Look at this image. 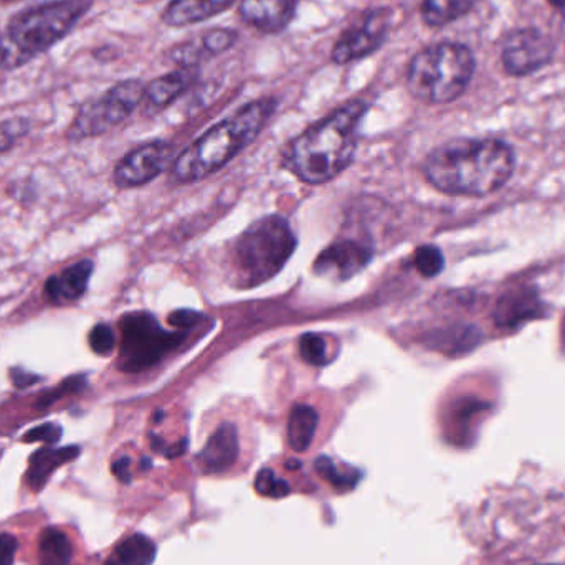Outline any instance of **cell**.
<instances>
[{
    "label": "cell",
    "mask_w": 565,
    "mask_h": 565,
    "mask_svg": "<svg viewBox=\"0 0 565 565\" xmlns=\"http://www.w3.org/2000/svg\"><path fill=\"white\" fill-rule=\"evenodd\" d=\"M480 0H424L422 19L428 26H445L467 15Z\"/></svg>",
    "instance_id": "21"
},
{
    "label": "cell",
    "mask_w": 565,
    "mask_h": 565,
    "mask_svg": "<svg viewBox=\"0 0 565 565\" xmlns=\"http://www.w3.org/2000/svg\"><path fill=\"white\" fill-rule=\"evenodd\" d=\"M299 354L308 364H328V342L322 335L309 332L299 339Z\"/></svg>",
    "instance_id": "24"
},
{
    "label": "cell",
    "mask_w": 565,
    "mask_h": 565,
    "mask_svg": "<svg viewBox=\"0 0 565 565\" xmlns=\"http://www.w3.org/2000/svg\"><path fill=\"white\" fill-rule=\"evenodd\" d=\"M89 348L95 354L111 355L116 348V334L111 326L99 322L89 332Z\"/></svg>",
    "instance_id": "28"
},
{
    "label": "cell",
    "mask_w": 565,
    "mask_h": 565,
    "mask_svg": "<svg viewBox=\"0 0 565 565\" xmlns=\"http://www.w3.org/2000/svg\"><path fill=\"white\" fill-rule=\"evenodd\" d=\"M93 0H49L20 10L0 32V70L22 68L62 42L88 13Z\"/></svg>",
    "instance_id": "4"
},
{
    "label": "cell",
    "mask_w": 565,
    "mask_h": 565,
    "mask_svg": "<svg viewBox=\"0 0 565 565\" xmlns=\"http://www.w3.org/2000/svg\"><path fill=\"white\" fill-rule=\"evenodd\" d=\"M199 40H201L204 49L207 50L209 56L214 58V56L227 52V50H231L232 46L237 43L238 33L228 29H212L202 33L201 39Z\"/></svg>",
    "instance_id": "23"
},
{
    "label": "cell",
    "mask_w": 565,
    "mask_h": 565,
    "mask_svg": "<svg viewBox=\"0 0 565 565\" xmlns=\"http://www.w3.org/2000/svg\"><path fill=\"white\" fill-rule=\"evenodd\" d=\"M79 455L78 447L42 448L30 457L29 470H26V487L39 493L43 490L53 471L62 465L75 460Z\"/></svg>",
    "instance_id": "18"
},
{
    "label": "cell",
    "mask_w": 565,
    "mask_h": 565,
    "mask_svg": "<svg viewBox=\"0 0 565 565\" xmlns=\"http://www.w3.org/2000/svg\"><path fill=\"white\" fill-rule=\"evenodd\" d=\"M13 382H15L17 387H29V385L35 384L36 381H39V377H35L33 374H25V372H22V374L19 375V372L13 369Z\"/></svg>",
    "instance_id": "34"
},
{
    "label": "cell",
    "mask_w": 565,
    "mask_h": 565,
    "mask_svg": "<svg viewBox=\"0 0 565 565\" xmlns=\"http://www.w3.org/2000/svg\"><path fill=\"white\" fill-rule=\"evenodd\" d=\"M551 3H553V6H556V7H564L565 6V0H550Z\"/></svg>",
    "instance_id": "35"
},
{
    "label": "cell",
    "mask_w": 565,
    "mask_h": 565,
    "mask_svg": "<svg viewBox=\"0 0 565 565\" xmlns=\"http://www.w3.org/2000/svg\"><path fill=\"white\" fill-rule=\"evenodd\" d=\"M319 415L309 405L299 404L292 407L288 420V444L296 454H302L311 447L318 430Z\"/></svg>",
    "instance_id": "19"
},
{
    "label": "cell",
    "mask_w": 565,
    "mask_h": 565,
    "mask_svg": "<svg viewBox=\"0 0 565 565\" xmlns=\"http://www.w3.org/2000/svg\"><path fill=\"white\" fill-rule=\"evenodd\" d=\"M62 438V427L56 424L40 425L25 434L23 441L33 444V441H45V444H56Z\"/></svg>",
    "instance_id": "30"
},
{
    "label": "cell",
    "mask_w": 565,
    "mask_h": 565,
    "mask_svg": "<svg viewBox=\"0 0 565 565\" xmlns=\"http://www.w3.org/2000/svg\"><path fill=\"white\" fill-rule=\"evenodd\" d=\"M181 341L182 334L162 329L154 316L132 312L121 319L119 367L126 372L146 371Z\"/></svg>",
    "instance_id": "8"
},
{
    "label": "cell",
    "mask_w": 565,
    "mask_h": 565,
    "mask_svg": "<svg viewBox=\"0 0 565 565\" xmlns=\"http://www.w3.org/2000/svg\"><path fill=\"white\" fill-rule=\"evenodd\" d=\"M302 0H242L238 15L252 29L262 33H280L295 19Z\"/></svg>",
    "instance_id": "13"
},
{
    "label": "cell",
    "mask_w": 565,
    "mask_h": 565,
    "mask_svg": "<svg viewBox=\"0 0 565 565\" xmlns=\"http://www.w3.org/2000/svg\"><path fill=\"white\" fill-rule=\"evenodd\" d=\"M201 318L202 316L199 315V312L181 309V311L172 312V315L169 316V322H171L172 326H178V328H189V326H194Z\"/></svg>",
    "instance_id": "32"
},
{
    "label": "cell",
    "mask_w": 565,
    "mask_h": 565,
    "mask_svg": "<svg viewBox=\"0 0 565 565\" xmlns=\"http://www.w3.org/2000/svg\"><path fill=\"white\" fill-rule=\"evenodd\" d=\"M195 68H179L168 75L159 76L152 79L145 88V98H142V108L148 115L162 111L174 103L179 96L184 95L192 83H194Z\"/></svg>",
    "instance_id": "16"
},
{
    "label": "cell",
    "mask_w": 565,
    "mask_h": 565,
    "mask_svg": "<svg viewBox=\"0 0 565 565\" xmlns=\"http://www.w3.org/2000/svg\"><path fill=\"white\" fill-rule=\"evenodd\" d=\"M296 250V237L288 221L267 215L255 222L234 247L235 280L244 288L264 285L277 277Z\"/></svg>",
    "instance_id": "6"
},
{
    "label": "cell",
    "mask_w": 565,
    "mask_h": 565,
    "mask_svg": "<svg viewBox=\"0 0 565 565\" xmlns=\"http://www.w3.org/2000/svg\"><path fill=\"white\" fill-rule=\"evenodd\" d=\"M174 148L166 141H151L129 151L116 164L113 179L119 189H135L154 181L171 164Z\"/></svg>",
    "instance_id": "11"
},
{
    "label": "cell",
    "mask_w": 565,
    "mask_h": 565,
    "mask_svg": "<svg viewBox=\"0 0 565 565\" xmlns=\"http://www.w3.org/2000/svg\"><path fill=\"white\" fill-rule=\"evenodd\" d=\"M129 465H131L129 458H119V460L113 463V473H115V477L118 478L119 481H122V483H128V481L131 480Z\"/></svg>",
    "instance_id": "33"
},
{
    "label": "cell",
    "mask_w": 565,
    "mask_h": 565,
    "mask_svg": "<svg viewBox=\"0 0 565 565\" xmlns=\"http://www.w3.org/2000/svg\"><path fill=\"white\" fill-rule=\"evenodd\" d=\"M95 265L89 258L76 262L70 265L60 274L53 275L45 282V296L49 301L55 306L70 305L78 301L86 289H88L89 278H92Z\"/></svg>",
    "instance_id": "15"
},
{
    "label": "cell",
    "mask_w": 565,
    "mask_h": 565,
    "mask_svg": "<svg viewBox=\"0 0 565 565\" xmlns=\"http://www.w3.org/2000/svg\"><path fill=\"white\" fill-rule=\"evenodd\" d=\"M392 26L391 9L369 10L355 25L349 26L332 46L331 60L335 65H349L377 52Z\"/></svg>",
    "instance_id": "9"
},
{
    "label": "cell",
    "mask_w": 565,
    "mask_h": 565,
    "mask_svg": "<svg viewBox=\"0 0 565 565\" xmlns=\"http://www.w3.org/2000/svg\"><path fill=\"white\" fill-rule=\"evenodd\" d=\"M316 471L321 475L324 480H328L329 483L334 488H342V490H351L352 487H355L359 480V473H341L335 467L334 461L328 457H321L316 460L315 465Z\"/></svg>",
    "instance_id": "26"
},
{
    "label": "cell",
    "mask_w": 565,
    "mask_h": 565,
    "mask_svg": "<svg viewBox=\"0 0 565 565\" xmlns=\"http://www.w3.org/2000/svg\"><path fill=\"white\" fill-rule=\"evenodd\" d=\"M475 75V56L467 45L441 42L420 50L408 63L407 88L428 105H447L467 92Z\"/></svg>",
    "instance_id": "5"
},
{
    "label": "cell",
    "mask_w": 565,
    "mask_h": 565,
    "mask_svg": "<svg viewBox=\"0 0 565 565\" xmlns=\"http://www.w3.org/2000/svg\"><path fill=\"white\" fill-rule=\"evenodd\" d=\"M255 490L265 498H274V500H280V498L288 497L291 493V488L286 483L285 480L277 477L274 470L270 468H264L260 473L255 478Z\"/></svg>",
    "instance_id": "25"
},
{
    "label": "cell",
    "mask_w": 565,
    "mask_h": 565,
    "mask_svg": "<svg viewBox=\"0 0 565 565\" xmlns=\"http://www.w3.org/2000/svg\"><path fill=\"white\" fill-rule=\"evenodd\" d=\"M444 255L434 245H425L415 252V267L424 277H437L444 270Z\"/></svg>",
    "instance_id": "27"
},
{
    "label": "cell",
    "mask_w": 565,
    "mask_h": 565,
    "mask_svg": "<svg viewBox=\"0 0 565 565\" xmlns=\"http://www.w3.org/2000/svg\"><path fill=\"white\" fill-rule=\"evenodd\" d=\"M17 550H19V543L12 534H0V565H12Z\"/></svg>",
    "instance_id": "31"
},
{
    "label": "cell",
    "mask_w": 565,
    "mask_h": 565,
    "mask_svg": "<svg viewBox=\"0 0 565 565\" xmlns=\"http://www.w3.org/2000/svg\"><path fill=\"white\" fill-rule=\"evenodd\" d=\"M365 111L364 102L352 99L302 131L282 152L285 168L311 185L338 178L354 159Z\"/></svg>",
    "instance_id": "2"
},
{
    "label": "cell",
    "mask_w": 565,
    "mask_h": 565,
    "mask_svg": "<svg viewBox=\"0 0 565 565\" xmlns=\"http://www.w3.org/2000/svg\"><path fill=\"white\" fill-rule=\"evenodd\" d=\"M158 547L149 537L132 534L116 546L105 565H152Z\"/></svg>",
    "instance_id": "20"
},
{
    "label": "cell",
    "mask_w": 565,
    "mask_h": 565,
    "mask_svg": "<svg viewBox=\"0 0 565 565\" xmlns=\"http://www.w3.org/2000/svg\"><path fill=\"white\" fill-rule=\"evenodd\" d=\"M553 56V40L537 29L516 30L504 40L501 50L504 70L513 76L531 75L546 66Z\"/></svg>",
    "instance_id": "10"
},
{
    "label": "cell",
    "mask_w": 565,
    "mask_h": 565,
    "mask_svg": "<svg viewBox=\"0 0 565 565\" xmlns=\"http://www.w3.org/2000/svg\"><path fill=\"white\" fill-rule=\"evenodd\" d=\"M29 131L30 121L25 118H10L0 122V152L12 148Z\"/></svg>",
    "instance_id": "29"
},
{
    "label": "cell",
    "mask_w": 565,
    "mask_h": 565,
    "mask_svg": "<svg viewBox=\"0 0 565 565\" xmlns=\"http://www.w3.org/2000/svg\"><path fill=\"white\" fill-rule=\"evenodd\" d=\"M0 2H12V0H0Z\"/></svg>",
    "instance_id": "36"
},
{
    "label": "cell",
    "mask_w": 565,
    "mask_h": 565,
    "mask_svg": "<svg viewBox=\"0 0 565 565\" xmlns=\"http://www.w3.org/2000/svg\"><path fill=\"white\" fill-rule=\"evenodd\" d=\"M145 88V83L139 79H125L116 83L99 98L89 99L79 106L66 131V138L68 141H83L118 128L142 105Z\"/></svg>",
    "instance_id": "7"
},
{
    "label": "cell",
    "mask_w": 565,
    "mask_h": 565,
    "mask_svg": "<svg viewBox=\"0 0 565 565\" xmlns=\"http://www.w3.org/2000/svg\"><path fill=\"white\" fill-rule=\"evenodd\" d=\"M275 109L274 98L257 99L212 126L172 162L174 181L189 184L221 171L260 136Z\"/></svg>",
    "instance_id": "3"
},
{
    "label": "cell",
    "mask_w": 565,
    "mask_h": 565,
    "mask_svg": "<svg viewBox=\"0 0 565 565\" xmlns=\"http://www.w3.org/2000/svg\"><path fill=\"white\" fill-rule=\"evenodd\" d=\"M374 248L358 241H338L321 252L315 271L329 280L344 281L358 275L372 260Z\"/></svg>",
    "instance_id": "12"
},
{
    "label": "cell",
    "mask_w": 565,
    "mask_h": 565,
    "mask_svg": "<svg viewBox=\"0 0 565 565\" xmlns=\"http://www.w3.org/2000/svg\"><path fill=\"white\" fill-rule=\"evenodd\" d=\"M73 544L58 527H46L39 537V565H70Z\"/></svg>",
    "instance_id": "22"
},
{
    "label": "cell",
    "mask_w": 565,
    "mask_h": 565,
    "mask_svg": "<svg viewBox=\"0 0 565 565\" xmlns=\"http://www.w3.org/2000/svg\"><path fill=\"white\" fill-rule=\"evenodd\" d=\"M238 434L234 424H222L209 438L195 461L204 475H221L231 470L238 460Z\"/></svg>",
    "instance_id": "14"
},
{
    "label": "cell",
    "mask_w": 565,
    "mask_h": 565,
    "mask_svg": "<svg viewBox=\"0 0 565 565\" xmlns=\"http://www.w3.org/2000/svg\"><path fill=\"white\" fill-rule=\"evenodd\" d=\"M237 0H171L162 10V22L169 26L194 25L221 15Z\"/></svg>",
    "instance_id": "17"
},
{
    "label": "cell",
    "mask_w": 565,
    "mask_h": 565,
    "mask_svg": "<svg viewBox=\"0 0 565 565\" xmlns=\"http://www.w3.org/2000/svg\"><path fill=\"white\" fill-rule=\"evenodd\" d=\"M424 171L445 194L483 198L510 181L514 152L500 139H454L428 154Z\"/></svg>",
    "instance_id": "1"
}]
</instances>
